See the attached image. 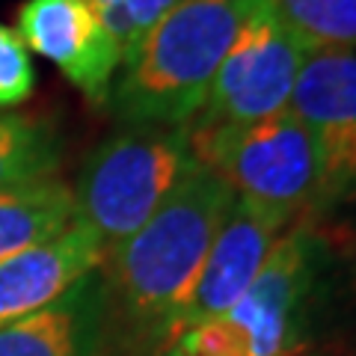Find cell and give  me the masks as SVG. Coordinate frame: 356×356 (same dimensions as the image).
<instances>
[{
    "label": "cell",
    "mask_w": 356,
    "mask_h": 356,
    "mask_svg": "<svg viewBox=\"0 0 356 356\" xmlns=\"http://www.w3.org/2000/svg\"><path fill=\"white\" fill-rule=\"evenodd\" d=\"M232 202L235 191L199 163L131 238L104 255L98 273L113 327V356L166 350L172 321L193 291Z\"/></svg>",
    "instance_id": "1"
},
{
    "label": "cell",
    "mask_w": 356,
    "mask_h": 356,
    "mask_svg": "<svg viewBox=\"0 0 356 356\" xmlns=\"http://www.w3.org/2000/svg\"><path fill=\"white\" fill-rule=\"evenodd\" d=\"M259 0H178L125 54L107 102L125 125H191Z\"/></svg>",
    "instance_id": "2"
},
{
    "label": "cell",
    "mask_w": 356,
    "mask_h": 356,
    "mask_svg": "<svg viewBox=\"0 0 356 356\" xmlns=\"http://www.w3.org/2000/svg\"><path fill=\"white\" fill-rule=\"evenodd\" d=\"M327 259L321 222L288 226L238 303L175 336L163 356H309V315Z\"/></svg>",
    "instance_id": "3"
},
{
    "label": "cell",
    "mask_w": 356,
    "mask_h": 356,
    "mask_svg": "<svg viewBox=\"0 0 356 356\" xmlns=\"http://www.w3.org/2000/svg\"><path fill=\"white\" fill-rule=\"evenodd\" d=\"M196 166L187 125H125L86 154L72 187L74 220L92 232L107 255Z\"/></svg>",
    "instance_id": "4"
},
{
    "label": "cell",
    "mask_w": 356,
    "mask_h": 356,
    "mask_svg": "<svg viewBox=\"0 0 356 356\" xmlns=\"http://www.w3.org/2000/svg\"><path fill=\"white\" fill-rule=\"evenodd\" d=\"M196 161L217 172L235 196L294 222H321L330 208L312 137L294 113L250 125H187Z\"/></svg>",
    "instance_id": "5"
},
{
    "label": "cell",
    "mask_w": 356,
    "mask_h": 356,
    "mask_svg": "<svg viewBox=\"0 0 356 356\" xmlns=\"http://www.w3.org/2000/svg\"><path fill=\"white\" fill-rule=\"evenodd\" d=\"M309 54L280 15L276 0H259L217 69L193 125H250L285 113Z\"/></svg>",
    "instance_id": "6"
},
{
    "label": "cell",
    "mask_w": 356,
    "mask_h": 356,
    "mask_svg": "<svg viewBox=\"0 0 356 356\" xmlns=\"http://www.w3.org/2000/svg\"><path fill=\"white\" fill-rule=\"evenodd\" d=\"M288 113L312 137L330 208L356 196V51H312Z\"/></svg>",
    "instance_id": "7"
},
{
    "label": "cell",
    "mask_w": 356,
    "mask_h": 356,
    "mask_svg": "<svg viewBox=\"0 0 356 356\" xmlns=\"http://www.w3.org/2000/svg\"><path fill=\"white\" fill-rule=\"evenodd\" d=\"M285 229L288 222L282 217L270 214L267 208L252 205L250 199L235 196V202H232L229 214L205 255V264L199 270L193 291L187 294L184 306L178 309L172 321L170 344L184 330H193L199 324H208V321L226 315L259 276L267 252L273 250V243L280 241Z\"/></svg>",
    "instance_id": "8"
},
{
    "label": "cell",
    "mask_w": 356,
    "mask_h": 356,
    "mask_svg": "<svg viewBox=\"0 0 356 356\" xmlns=\"http://www.w3.org/2000/svg\"><path fill=\"white\" fill-rule=\"evenodd\" d=\"M15 33L27 48L57 65L89 102H107L122 51L86 0H24Z\"/></svg>",
    "instance_id": "9"
},
{
    "label": "cell",
    "mask_w": 356,
    "mask_h": 356,
    "mask_svg": "<svg viewBox=\"0 0 356 356\" xmlns=\"http://www.w3.org/2000/svg\"><path fill=\"white\" fill-rule=\"evenodd\" d=\"M0 356H113L102 273L92 270L51 306L0 327Z\"/></svg>",
    "instance_id": "10"
},
{
    "label": "cell",
    "mask_w": 356,
    "mask_h": 356,
    "mask_svg": "<svg viewBox=\"0 0 356 356\" xmlns=\"http://www.w3.org/2000/svg\"><path fill=\"white\" fill-rule=\"evenodd\" d=\"M104 247L81 222H72L57 238L36 243L0 261V327L33 315L69 288L98 270Z\"/></svg>",
    "instance_id": "11"
},
{
    "label": "cell",
    "mask_w": 356,
    "mask_h": 356,
    "mask_svg": "<svg viewBox=\"0 0 356 356\" xmlns=\"http://www.w3.org/2000/svg\"><path fill=\"white\" fill-rule=\"evenodd\" d=\"M74 222V193L60 178L0 191V261L57 238Z\"/></svg>",
    "instance_id": "12"
},
{
    "label": "cell",
    "mask_w": 356,
    "mask_h": 356,
    "mask_svg": "<svg viewBox=\"0 0 356 356\" xmlns=\"http://www.w3.org/2000/svg\"><path fill=\"white\" fill-rule=\"evenodd\" d=\"M60 161L63 143L57 128L0 110V191L51 178L60 170Z\"/></svg>",
    "instance_id": "13"
},
{
    "label": "cell",
    "mask_w": 356,
    "mask_h": 356,
    "mask_svg": "<svg viewBox=\"0 0 356 356\" xmlns=\"http://www.w3.org/2000/svg\"><path fill=\"white\" fill-rule=\"evenodd\" d=\"M309 51H356V0H276Z\"/></svg>",
    "instance_id": "14"
},
{
    "label": "cell",
    "mask_w": 356,
    "mask_h": 356,
    "mask_svg": "<svg viewBox=\"0 0 356 356\" xmlns=\"http://www.w3.org/2000/svg\"><path fill=\"white\" fill-rule=\"evenodd\" d=\"M175 3L178 0H86V6L119 44L122 60Z\"/></svg>",
    "instance_id": "15"
},
{
    "label": "cell",
    "mask_w": 356,
    "mask_h": 356,
    "mask_svg": "<svg viewBox=\"0 0 356 356\" xmlns=\"http://www.w3.org/2000/svg\"><path fill=\"white\" fill-rule=\"evenodd\" d=\"M33 89H36V69L27 44L13 27L0 24V110L24 104Z\"/></svg>",
    "instance_id": "16"
},
{
    "label": "cell",
    "mask_w": 356,
    "mask_h": 356,
    "mask_svg": "<svg viewBox=\"0 0 356 356\" xmlns=\"http://www.w3.org/2000/svg\"><path fill=\"white\" fill-rule=\"evenodd\" d=\"M348 259V270H344V285H341V303H344V339L350 344V353L356 356V241L344 252Z\"/></svg>",
    "instance_id": "17"
},
{
    "label": "cell",
    "mask_w": 356,
    "mask_h": 356,
    "mask_svg": "<svg viewBox=\"0 0 356 356\" xmlns=\"http://www.w3.org/2000/svg\"><path fill=\"white\" fill-rule=\"evenodd\" d=\"M309 356H312V353H309Z\"/></svg>",
    "instance_id": "18"
}]
</instances>
